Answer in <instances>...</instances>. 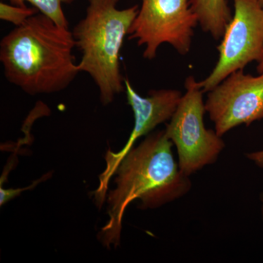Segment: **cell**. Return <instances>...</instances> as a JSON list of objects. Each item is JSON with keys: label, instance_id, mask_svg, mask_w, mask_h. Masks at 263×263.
<instances>
[{"label": "cell", "instance_id": "1", "mask_svg": "<svg viewBox=\"0 0 263 263\" xmlns=\"http://www.w3.org/2000/svg\"><path fill=\"white\" fill-rule=\"evenodd\" d=\"M172 146L165 131L151 133L118 165L115 187L108 192L105 200L108 219L98 235L105 248L117 249L120 245L123 216L132 202L139 200L138 208L143 210L157 209L191 190L190 176L175 161Z\"/></svg>", "mask_w": 263, "mask_h": 263}, {"label": "cell", "instance_id": "2", "mask_svg": "<svg viewBox=\"0 0 263 263\" xmlns=\"http://www.w3.org/2000/svg\"><path fill=\"white\" fill-rule=\"evenodd\" d=\"M69 27L39 13L15 27L0 42L6 80L32 96L67 89L79 73Z\"/></svg>", "mask_w": 263, "mask_h": 263}, {"label": "cell", "instance_id": "3", "mask_svg": "<svg viewBox=\"0 0 263 263\" xmlns=\"http://www.w3.org/2000/svg\"><path fill=\"white\" fill-rule=\"evenodd\" d=\"M118 3L89 0L85 16L72 31L76 48L82 54L78 67L94 81L103 105L113 103L117 95L125 91L121 51L140 8L136 5L119 10Z\"/></svg>", "mask_w": 263, "mask_h": 263}, {"label": "cell", "instance_id": "4", "mask_svg": "<svg viewBox=\"0 0 263 263\" xmlns=\"http://www.w3.org/2000/svg\"><path fill=\"white\" fill-rule=\"evenodd\" d=\"M186 93L166 126V136L177 149L179 168L186 176L214 163L226 147L216 130L204 124L203 91L193 76L185 81Z\"/></svg>", "mask_w": 263, "mask_h": 263}, {"label": "cell", "instance_id": "5", "mask_svg": "<svg viewBox=\"0 0 263 263\" xmlns=\"http://www.w3.org/2000/svg\"><path fill=\"white\" fill-rule=\"evenodd\" d=\"M128 39L136 40L139 46H145L143 56L148 60L157 57L161 45L168 43L181 55L191 48L196 15L190 0H141Z\"/></svg>", "mask_w": 263, "mask_h": 263}, {"label": "cell", "instance_id": "6", "mask_svg": "<svg viewBox=\"0 0 263 263\" xmlns=\"http://www.w3.org/2000/svg\"><path fill=\"white\" fill-rule=\"evenodd\" d=\"M235 13L218 46L219 60L210 75L198 84L203 92L230 74L260 60L263 52V7L259 0H233Z\"/></svg>", "mask_w": 263, "mask_h": 263}, {"label": "cell", "instance_id": "7", "mask_svg": "<svg viewBox=\"0 0 263 263\" xmlns=\"http://www.w3.org/2000/svg\"><path fill=\"white\" fill-rule=\"evenodd\" d=\"M127 103L134 114L135 124L129 139L118 152L108 150L105 156V168L99 176V185L95 190L94 198L99 209L106 200L108 185L121 161L142 136L150 134L157 126L171 120L181 102L182 94L179 90H151L142 97L135 90L129 79L124 78Z\"/></svg>", "mask_w": 263, "mask_h": 263}, {"label": "cell", "instance_id": "8", "mask_svg": "<svg viewBox=\"0 0 263 263\" xmlns=\"http://www.w3.org/2000/svg\"><path fill=\"white\" fill-rule=\"evenodd\" d=\"M209 92L205 110L219 136L263 119V73L254 77L235 71Z\"/></svg>", "mask_w": 263, "mask_h": 263}, {"label": "cell", "instance_id": "9", "mask_svg": "<svg viewBox=\"0 0 263 263\" xmlns=\"http://www.w3.org/2000/svg\"><path fill=\"white\" fill-rule=\"evenodd\" d=\"M202 31L214 39L220 40L231 21V11L227 0H190Z\"/></svg>", "mask_w": 263, "mask_h": 263}, {"label": "cell", "instance_id": "10", "mask_svg": "<svg viewBox=\"0 0 263 263\" xmlns=\"http://www.w3.org/2000/svg\"><path fill=\"white\" fill-rule=\"evenodd\" d=\"M10 4L25 6V3H30L39 13L52 19L55 23L62 27H69V22L66 18L62 5L71 4L75 0H8Z\"/></svg>", "mask_w": 263, "mask_h": 263}, {"label": "cell", "instance_id": "11", "mask_svg": "<svg viewBox=\"0 0 263 263\" xmlns=\"http://www.w3.org/2000/svg\"><path fill=\"white\" fill-rule=\"evenodd\" d=\"M38 11L35 8H29L25 6H18L1 2L0 3V19L4 22H9L19 27L27 22V19L37 14Z\"/></svg>", "mask_w": 263, "mask_h": 263}, {"label": "cell", "instance_id": "12", "mask_svg": "<svg viewBox=\"0 0 263 263\" xmlns=\"http://www.w3.org/2000/svg\"><path fill=\"white\" fill-rule=\"evenodd\" d=\"M50 177H51V174L48 173V174L45 175L43 177L41 178V179H38L37 181H34L32 184L29 185L27 187L22 189V190H21V189H17V190H12V189L5 190V189L1 187V189H0V190H1V191H0V195H1V197H1V198H0V204H1V206H3V205H5L7 202L9 201L11 199L14 198L15 197L18 196L22 192L25 191L26 190H31V189L35 187L40 183L46 181V179H49Z\"/></svg>", "mask_w": 263, "mask_h": 263}, {"label": "cell", "instance_id": "13", "mask_svg": "<svg viewBox=\"0 0 263 263\" xmlns=\"http://www.w3.org/2000/svg\"><path fill=\"white\" fill-rule=\"evenodd\" d=\"M247 157L249 160L253 161L254 163L259 166V167H262L263 168V150L249 154V155H247Z\"/></svg>", "mask_w": 263, "mask_h": 263}, {"label": "cell", "instance_id": "14", "mask_svg": "<svg viewBox=\"0 0 263 263\" xmlns=\"http://www.w3.org/2000/svg\"><path fill=\"white\" fill-rule=\"evenodd\" d=\"M257 70L258 71L259 73H263V52L260 60L258 61V65H257Z\"/></svg>", "mask_w": 263, "mask_h": 263}, {"label": "cell", "instance_id": "15", "mask_svg": "<svg viewBox=\"0 0 263 263\" xmlns=\"http://www.w3.org/2000/svg\"><path fill=\"white\" fill-rule=\"evenodd\" d=\"M261 201H262V214H263V193L262 194V195H261Z\"/></svg>", "mask_w": 263, "mask_h": 263}, {"label": "cell", "instance_id": "16", "mask_svg": "<svg viewBox=\"0 0 263 263\" xmlns=\"http://www.w3.org/2000/svg\"><path fill=\"white\" fill-rule=\"evenodd\" d=\"M259 3H261V5H262V7H263V0H259Z\"/></svg>", "mask_w": 263, "mask_h": 263}]
</instances>
